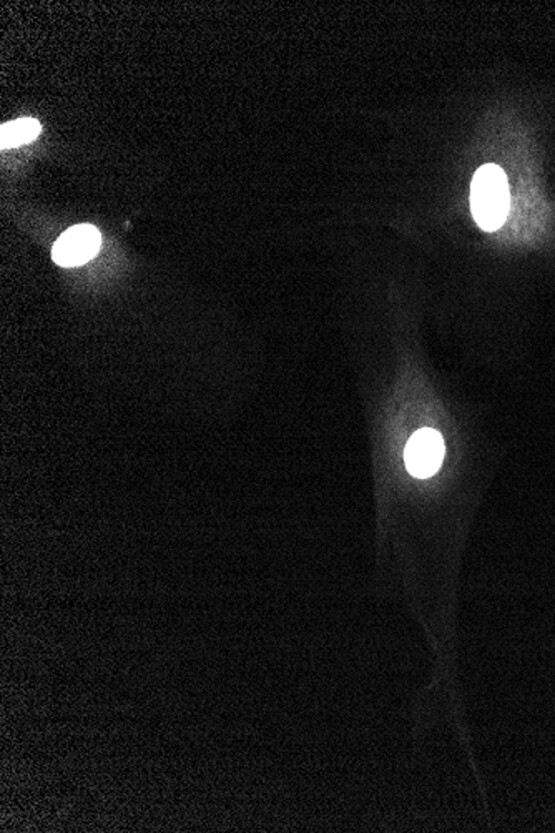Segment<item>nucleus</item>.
<instances>
[{"mask_svg": "<svg viewBox=\"0 0 555 833\" xmlns=\"http://www.w3.org/2000/svg\"><path fill=\"white\" fill-rule=\"evenodd\" d=\"M509 185L506 175L496 165H484L474 175L470 187V208L483 231L494 232L509 214Z\"/></svg>", "mask_w": 555, "mask_h": 833, "instance_id": "1", "label": "nucleus"}, {"mask_svg": "<svg viewBox=\"0 0 555 833\" xmlns=\"http://www.w3.org/2000/svg\"><path fill=\"white\" fill-rule=\"evenodd\" d=\"M405 458L406 467L413 477L420 479L434 477L444 460L443 437L430 428L417 431L406 447Z\"/></svg>", "mask_w": 555, "mask_h": 833, "instance_id": "3", "label": "nucleus"}, {"mask_svg": "<svg viewBox=\"0 0 555 833\" xmlns=\"http://www.w3.org/2000/svg\"><path fill=\"white\" fill-rule=\"evenodd\" d=\"M100 243L102 237L93 225H77L63 232L62 237L57 239L52 248L53 262L67 268L83 265L97 255Z\"/></svg>", "mask_w": 555, "mask_h": 833, "instance_id": "2", "label": "nucleus"}, {"mask_svg": "<svg viewBox=\"0 0 555 833\" xmlns=\"http://www.w3.org/2000/svg\"><path fill=\"white\" fill-rule=\"evenodd\" d=\"M40 130L42 127L36 119H19L3 124L0 130V147L6 150V148L29 144L33 138L39 137Z\"/></svg>", "mask_w": 555, "mask_h": 833, "instance_id": "4", "label": "nucleus"}]
</instances>
